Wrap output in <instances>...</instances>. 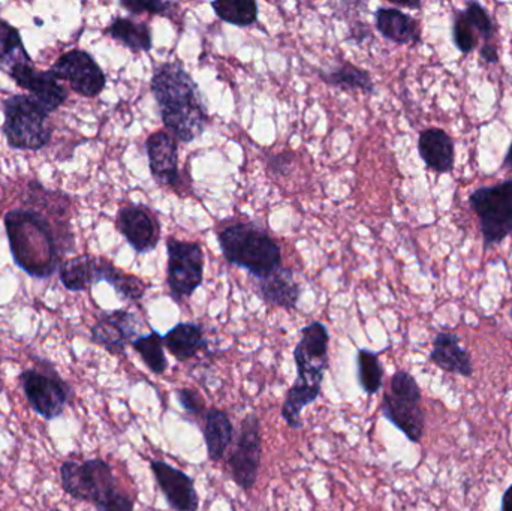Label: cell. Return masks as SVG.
<instances>
[{
  "instance_id": "cell-4",
  "label": "cell",
  "mask_w": 512,
  "mask_h": 511,
  "mask_svg": "<svg viewBox=\"0 0 512 511\" xmlns=\"http://www.w3.org/2000/svg\"><path fill=\"white\" fill-rule=\"evenodd\" d=\"M63 491L75 501L95 506L98 511H134L135 500L120 491L113 468L101 458L83 462L65 461L59 468Z\"/></svg>"
},
{
  "instance_id": "cell-7",
  "label": "cell",
  "mask_w": 512,
  "mask_h": 511,
  "mask_svg": "<svg viewBox=\"0 0 512 511\" xmlns=\"http://www.w3.org/2000/svg\"><path fill=\"white\" fill-rule=\"evenodd\" d=\"M421 401L420 386L409 372L399 371L391 377L390 392H385L382 399V414L411 443H420L426 428V414Z\"/></svg>"
},
{
  "instance_id": "cell-39",
  "label": "cell",
  "mask_w": 512,
  "mask_h": 511,
  "mask_svg": "<svg viewBox=\"0 0 512 511\" xmlns=\"http://www.w3.org/2000/svg\"><path fill=\"white\" fill-rule=\"evenodd\" d=\"M502 511H512V485L502 497Z\"/></svg>"
},
{
  "instance_id": "cell-36",
  "label": "cell",
  "mask_w": 512,
  "mask_h": 511,
  "mask_svg": "<svg viewBox=\"0 0 512 511\" xmlns=\"http://www.w3.org/2000/svg\"><path fill=\"white\" fill-rule=\"evenodd\" d=\"M291 161L289 153H282V155H276L270 159V168L277 174H285L291 167Z\"/></svg>"
},
{
  "instance_id": "cell-6",
  "label": "cell",
  "mask_w": 512,
  "mask_h": 511,
  "mask_svg": "<svg viewBox=\"0 0 512 511\" xmlns=\"http://www.w3.org/2000/svg\"><path fill=\"white\" fill-rule=\"evenodd\" d=\"M48 111L30 95H14L5 101V134L8 146L17 150H41L50 143Z\"/></svg>"
},
{
  "instance_id": "cell-15",
  "label": "cell",
  "mask_w": 512,
  "mask_h": 511,
  "mask_svg": "<svg viewBox=\"0 0 512 511\" xmlns=\"http://www.w3.org/2000/svg\"><path fill=\"white\" fill-rule=\"evenodd\" d=\"M90 333H92V342L101 345L113 356H119L125 353L128 344H132L135 336L138 335L137 315L125 309L105 312L93 324Z\"/></svg>"
},
{
  "instance_id": "cell-16",
  "label": "cell",
  "mask_w": 512,
  "mask_h": 511,
  "mask_svg": "<svg viewBox=\"0 0 512 511\" xmlns=\"http://www.w3.org/2000/svg\"><path fill=\"white\" fill-rule=\"evenodd\" d=\"M117 230L140 254L155 251L161 239L155 216L143 206L122 207L117 213Z\"/></svg>"
},
{
  "instance_id": "cell-22",
  "label": "cell",
  "mask_w": 512,
  "mask_h": 511,
  "mask_svg": "<svg viewBox=\"0 0 512 511\" xmlns=\"http://www.w3.org/2000/svg\"><path fill=\"white\" fill-rule=\"evenodd\" d=\"M376 30L396 44H418L421 27L415 18L397 8H379L375 14Z\"/></svg>"
},
{
  "instance_id": "cell-40",
  "label": "cell",
  "mask_w": 512,
  "mask_h": 511,
  "mask_svg": "<svg viewBox=\"0 0 512 511\" xmlns=\"http://www.w3.org/2000/svg\"><path fill=\"white\" fill-rule=\"evenodd\" d=\"M504 167L512 171V141L510 144V149H508L507 156H505Z\"/></svg>"
},
{
  "instance_id": "cell-3",
  "label": "cell",
  "mask_w": 512,
  "mask_h": 511,
  "mask_svg": "<svg viewBox=\"0 0 512 511\" xmlns=\"http://www.w3.org/2000/svg\"><path fill=\"white\" fill-rule=\"evenodd\" d=\"M327 327L313 321L301 330V338L294 350L297 380L288 390L282 405V419L292 429H301V413L321 395L322 381L328 369Z\"/></svg>"
},
{
  "instance_id": "cell-24",
  "label": "cell",
  "mask_w": 512,
  "mask_h": 511,
  "mask_svg": "<svg viewBox=\"0 0 512 511\" xmlns=\"http://www.w3.org/2000/svg\"><path fill=\"white\" fill-rule=\"evenodd\" d=\"M164 345L179 362H186L206 350L209 344L200 324L180 323L164 336Z\"/></svg>"
},
{
  "instance_id": "cell-21",
  "label": "cell",
  "mask_w": 512,
  "mask_h": 511,
  "mask_svg": "<svg viewBox=\"0 0 512 511\" xmlns=\"http://www.w3.org/2000/svg\"><path fill=\"white\" fill-rule=\"evenodd\" d=\"M258 281L256 291L267 305L288 309V311L297 308L301 290L291 270L279 269Z\"/></svg>"
},
{
  "instance_id": "cell-29",
  "label": "cell",
  "mask_w": 512,
  "mask_h": 511,
  "mask_svg": "<svg viewBox=\"0 0 512 511\" xmlns=\"http://www.w3.org/2000/svg\"><path fill=\"white\" fill-rule=\"evenodd\" d=\"M212 8L222 21L237 27H249L258 20V5L254 0L213 2Z\"/></svg>"
},
{
  "instance_id": "cell-1",
  "label": "cell",
  "mask_w": 512,
  "mask_h": 511,
  "mask_svg": "<svg viewBox=\"0 0 512 511\" xmlns=\"http://www.w3.org/2000/svg\"><path fill=\"white\" fill-rule=\"evenodd\" d=\"M150 89L161 108L162 122L168 134L185 144L203 135L209 123V113L197 83L182 63H161L155 69Z\"/></svg>"
},
{
  "instance_id": "cell-25",
  "label": "cell",
  "mask_w": 512,
  "mask_h": 511,
  "mask_svg": "<svg viewBox=\"0 0 512 511\" xmlns=\"http://www.w3.org/2000/svg\"><path fill=\"white\" fill-rule=\"evenodd\" d=\"M108 35L132 51H150L153 47L152 29L146 23L117 17L107 29Z\"/></svg>"
},
{
  "instance_id": "cell-12",
  "label": "cell",
  "mask_w": 512,
  "mask_h": 511,
  "mask_svg": "<svg viewBox=\"0 0 512 511\" xmlns=\"http://www.w3.org/2000/svg\"><path fill=\"white\" fill-rule=\"evenodd\" d=\"M51 74L59 81H68L71 89L84 98L101 95L107 84V77L101 66L87 51H66L50 68Z\"/></svg>"
},
{
  "instance_id": "cell-38",
  "label": "cell",
  "mask_w": 512,
  "mask_h": 511,
  "mask_svg": "<svg viewBox=\"0 0 512 511\" xmlns=\"http://www.w3.org/2000/svg\"><path fill=\"white\" fill-rule=\"evenodd\" d=\"M480 57L486 60L487 63H498V48H496L495 44H484L483 47L480 48Z\"/></svg>"
},
{
  "instance_id": "cell-37",
  "label": "cell",
  "mask_w": 512,
  "mask_h": 511,
  "mask_svg": "<svg viewBox=\"0 0 512 511\" xmlns=\"http://www.w3.org/2000/svg\"><path fill=\"white\" fill-rule=\"evenodd\" d=\"M351 38L355 39L358 44L366 41V39L372 38V32L366 23H355L351 24Z\"/></svg>"
},
{
  "instance_id": "cell-8",
  "label": "cell",
  "mask_w": 512,
  "mask_h": 511,
  "mask_svg": "<svg viewBox=\"0 0 512 511\" xmlns=\"http://www.w3.org/2000/svg\"><path fill=\"white\" fill-rule=\"evenodd\" d=\"M38 368L26 369L18 375L24 398L42 419H59L71 399L72 389L48 360H39Z\"/></svg>"
},
{
  "instance_id": "cell-35",
  "label": "cell",
  "mask_w": 512,
  "mask_h": 511,
  "mask_svg": "<svg viewBox=\"0 0 512 511\" xmlns=\"http://www.w3.org/2000/svg\"><path fill=\"white\" fill-rule=\"evenodd\" d=\"M177 399H179L180 405L183 410L189 414V416L203 417L206 416V404L204 399L201 398L200 393L195 392L192 389H179L176 392Z\"/></svg>"
},
{
  "instance_id": "cell-41",
  "label": "cell",
  "mask_w": 512,
  "mask_h": 511,
  "mask_svg": "<svg viewBox=\"0 0 512 511\" xmlns=\"http://www.w3.org/2000/svg\"><path fill=\"white\" fill-rule=\"evenodd\" d=\"M399 6H405V8H421V2H415V3H397Z\"/></svg>"
},
{
  "instance_id": "cell-26",
  "label": "cell",
  "mask_w": 512,
  "mask_h": 511,
  "mask_svg": "<svg viewBox=\"0 0 512 511\" xmlns=\"http://www.w3.org/2000/svg\"><path fill=\"white\" fill-rule=\"evenodd\" d=\"M322 80L333 87H339L342 90H361L364 93L375 92V84L369 72L352 63H340L337 68L328 72H319Z\"/></svg>"
},
{
  "instance_id": "cell-42",
  "label": "cell",
  "mask_w": 512,
  "mask_h": 511,
  "mask_svg": "<svg viewBox=\"0 0 512 511\" xmlns=\"http://www.w3.org/2000/svg\"><path fill=\"white\" fill-rule=\"evenodd\" d=\"M48 511H62V510H59V509H51V510H48Z\"/></svg>"
},
{
  "instance_id": "cell-17",
  "label": "cell",
  "mask_w": 512,
  "mask_h": 511,
  "mask_svg": "<svg viewBox=\"0 0 512 511\" xmlns=\"http://www.w3.org/2000/svg\"><path fill=\"white\" fill-rule=\"evenodd\" d=\"M150 173L158 185L176 188L180 183L179 147L167 131H156L147 138Z\"/></svg>"
},
{
  "instance_id": "cell-28",
  "label": "cell",
  "mask_w": 512,
  "mask_h": 511,
  "mask_svg": "<svg viewBox=\"0 0 512 511\" xmlns=\"http://www.w3.org/2000/svg\"><path fill=\"white\" fill-rule=\"evenodd\" d=\"M358 383L366 395L373 396L382 389L384 368L379 362V354L361 348L357 354Z\"/></svg>"
},
{
  "instance_id": "cell-33",
  "label": "cell",
  "mask_w": 512,
  "mask_h": 511,
  "mask_svg": "<svg viewBox=\"0 0 512 511\" xmlns=\"http://www.w3.org/2000/svg\"><path fill=\"white\" fill-rule=\"evenodd\" d=\"M453 42L462 54L472 53L478 45L477 32L463 11H454Z\"/></svg>"
},
{
  "instance_id": "cell-5",
  "label": "cell",
  "mask_w": 512,
  "mask_h": 511,
  "mask_svg": "<svg viewBox=\"0 0 512 511\" xmlns=\"http://www.w3.org/2000/svg\"><path fill=\"white\" fill-rule=\"evenodd\" d=\"M225 260L262 279L282 269V252L276 240L254 222L230 225L218 234Z\"/></svg>"
},
{
  "instance_id": "cell-13",
  "label": "cell",
  "mask_w": 512,
  "mask_h": 511,
  "mask_svg": "<svg viewBox=\"0 0 512 511\" xmlns=\"http://www.w3.org/2000/svg\"><path fill=\"white\" fill-rule=\"evenodd\" d=\"M12 80L30 93L48 113L62 107L68 99V90L51 74V71H39L32 60H20L9 68Z\"/></svg>"
},
{
  "instance_id": "cell-31",
  "label": "cell",
  "mask_w": 512,
  "mask_h": 511,
  "mask_svg": "<svg viewBox=\"0 0 512 511\" xmlns=\"http://www.w3.org/2000/svg\"><path fill=\"white\" fill-rule=\"evenodd\" d=\"M29 59V54L21 41L20 32L8 21L0 18V60L2 62H11L12 60V63H15Z\"/></svg>"
},
{
  "instance_id": "cell-20",
  "label": "cell",
  "mask_w": 512,
  "mask_h": 511,
  "mask_svg": "<svg viewBox=\"0 0 512 511\" xmlns=\"http://www.w3.org/2000/svg\"><path fill=\"white\" fill-rule=\"evenodd\" d=\"M110 261L93 255H78L60 266V282L66 290L86 291L92 285L104 281L105 270Z\"/></svg>"
},
{
  "instance_id": "cell-2",
  "label": "cell",
  "mask_w": 512,
  "mask_h": 511,
  "mask_svg": "<svg viewBox=\"0 0 512 511\" xmlns=\"http://www.w3.org/2000/svg\"><path fill=\"white\" fill-rule=\"evenodd\" d=\"M5 230L17 267L33 278H50L62 266L59 236L50 219L36 209H14L6 213Z\"/></svg>"
},
{
  "instance_id": "cell-9",
  "label": "cell",
  "mask_w": 512,
  "mask_h": 511,
  "mask_svg": "<svg viewBox=\"0 0 512 511\" xmlns=\"http://www.w3.org/2000/svg\"><path fill=\"white\" fill-rule=\"evenodd\" d=\"M480 219L484 246L501 245L512 234V179L493 186H483L469 197Z\"/></svg>"
},
{
  "instance_id": "cell-27",
  "label": "cell",
  "mask_w": 512,
  "mask_h": 511,
  "mask_svg": "<svg viewBox=\"0 0 512 511\" xmlns=\"http://www.w3.org/2000/svg\"><path fill=\"white\" fill-rule=\"evenodd\" d=\"M132 348L140 354L144 365L155 375H164L168 368V360L164 351V336L152 330L149 335L138 336L132 342Z\"/></svg>"
},
{
  "instance_id": "cell-34",
  "label": "cell",
  "mask_w": 512,
  "mask_h": 511,
  "mask_svg": "<svg viewBox=\"0 0 512 511\" xmlns=\"http://www.w3.org/2000/svg\"><path fill=\"white\" fill-rule=\"evenodd\" d=\"M123 8L128 9L132 14H155L162 17L173 18L174 12L179 8L177 3L161 2V0H123L120 2Z\"/></svg>"
},
{
  "instance_id": "cell-11",
  "label": "cell",
  "mask_w": 512,
  "mask_h": 511,
  "mask_svg": "<svg viewBox=\"0 0 512 511\" xmlns=\"http://www.w3.org/2000/svg\"><path fill=\"white\" fill-rule=\"evenodd\" d=\"M261 422L251 413L243 419L236 447L228 458L231 477L243 491L254 489L261 468Z\"/></svg>"
},
{
  "instance_id": "cell-19",
  "label": "cell",
  "mask_w": 512,
  "mask_h": 511,
  "mask_svg": "<svg viewBox=\"0 0 512 511\" xmlns=\"http://www.w3.org/2000/svg\"><path fill=\"white\" fill-rule=\"evenodd\" d=\"M430 362L450 374L462 375L466 378L474 374L471 354L460 345V338L456 333L439 332L436 335L432 353H430Z\"/></svg>"
},
{
  "instance_id": "cell-30",
  "label": "cell",
  "mask_w": 512,
  "mask_h": 511,
  "mask_svg": "<svg viewBox=\"0 0 512 511\" xmlns=\"http://www.w3.org/2000/svg\"><path fill=\"white\" fill-rule=\"evenodd\" d=\"M104 281L113 285L114 290L123 300H140L146 294L147 285L143 279L117 269L111 261L105 270Z\"/></svg>"
},
{
  "instance_id": "cell-23",
  "label": "cell",
  "mask_w": 512,
  "mask_h": 511,
  "mask_svg": "<svg viewBox=\"0 0 512 511\" xmlns=\"http://www.w3.org/2000/svg\"><path fill=\"white\" fill-rule=\"evenodd\" d=\"M203 434L210 461H221L234 441V426L228 414L219 408H209L204 416Z\"/></svg>"
},
{
  "instance_id": "cell-18",
  "label": "cell",
  "mask_w": 512,
  "mask_h": 511,
  "mask_svg": "<svg viewBox=\"0 0 512 511\" xmlns=\"http://www.w3.org/2000/svg\"><path fill=\"white\" fill-rule=\"evenodd\" d=\"M418 153L429 170L439 174L453 171L456 147L453 138L444 129H424L418 137Z\"/></svg>"
},
{
  "instance_id": "cell-14",
  "label": "cell",
  "mask_w": 512,
  "mask_h": 511,
  "mask_svg": "<svg viewBox=\"0 0 512 511\" xmlns=\"http://www.w3.org/2000/svg\"><path fill=\"white\" fill-rule=\"evenodd\" d=\"M150 468L171 510H200V497L192 477L164 461H152Z\"/></svg>"
},
{
  "instance_id": "cell-32",
  "label": "cell",
  "mask_w": 512,
  "mask_h": 511,
  "mask_svg": "<svg viewBox=\"0 0 512 511\" xmlns=\"http://www.w3.org/2000/svg\"><path fill=\"white\" fill-rule=\"evenodd\" d=\"M463 12H465L466 18H468L478 36L484 39V44H493L496 26L487 9L481 3L469 2Z\"/></svg>"
},
{
  "instance_id": "cell-10",
  "label": "cell",
  "mask_w": 512,
  "mask_h": 511,
  "mask_svg": "<svg viewBox=\"0 0 512 511\" xmlns=\"http://www.w3.org/2000/svg\"><path fill=\"white\" fill-rule=\"evenodd\" d=\"M167 282L176 302L189 299L203 284L204 252L200 243L170 237L167 242Z\"/></svg>"
},
{
  "instance_id": "cell-43",
  "label": "cell",
  "mask_w": 512,
  "mask_h": 511,
  "mask_svg": "<svg viewBox=\"0 0 512 511\" xmlns=\"http://www.w3.org/2000/svg\"><path fill=\"white\" fill-rule=\"evenodd\" d=\"M511 318H512V305H511Z\"/></svg>"
}]
</instances>
